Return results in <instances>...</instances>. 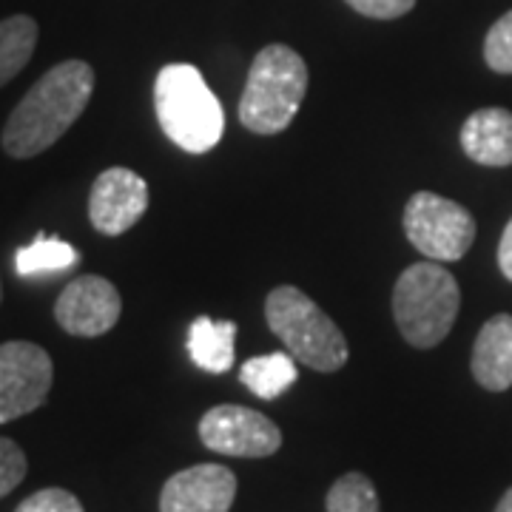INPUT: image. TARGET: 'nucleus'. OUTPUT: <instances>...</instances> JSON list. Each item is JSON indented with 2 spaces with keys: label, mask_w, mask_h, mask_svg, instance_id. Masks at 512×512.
Masks as SVG:
<instances>
[{
  "label": "nucleus",
  "mask_w": 512,
  "mask_h": 512,
  "mask_svg": "<svg viewBox=\"0 0 512 512\" xmlns=\"http://www.w3.org/2000/svg\"><path fill=\"white\" fill-rule=\"evenodd\" d=\"M461 148L478 165H512V111L498 106L473 111L461 126Z\"/></svg>",
  "instance_id": "12"
},
{
  "label": "nucleus",
  "mask_w": 512,
  "mask_h": 512,
  "mask_svg": "<svg viewBox=\"0 0 512 512\" xmlns=\"http://www.w3.org/2000/svg\"><path fill=\"white\" fill-rule=\"evenodd\" d=\"M154 109L165 137L188 154H205L222 140L225 114L220 100L191 63H168L160 69Z\"/></svg>",
  "instance_id": "2"
},
{
  "label": "nucleus",
  "mask_w": 512,
  "mask_h": 512,
  "mask_svg": "<svg viewBox=\"0 0 512 512\" xmlns=\"http://www.w3.org/2000/svg\"><path fill=\"white\" fill-rule=\"evenodd\" d=\"M473 376L490 393L512 387V316L498 313L484 322L473 345Z\"/></svg>",
  "instance_id": "13"
},
{
  "label": "nucleus",
  "mask_w": 512,
  "mask_h": 512,
  "mask_svg": "<svg viewBox=\"0 0 512 512\" xmlns=\"http://www.w3.org/2000/svg\"><path fill=\"white\" fill-rule=\"evenodd\" d=\"M328 512H382L373 481L362 473H345L330 487Z\"/></svg>",
  "instance_id": "18"
},
{
  "label": "nucleus",
  "mask_w": 512,
  "mask_h": 512,
  "mask_svg": "<svg viewBox=\"0 0 512 512\" xmlns=\"http://www.w3.org/2000/svg\"><path fill=\"white\" fill-rule=\"evenodd\" d=\"M498 268L512 282V220L507 222V228L501 234V242H498Z\"/></svg>",
  "instance_id": "23"
},
{
  "label": "nucleus",
  "mask_w": 512,
  "mask_h": 512,
  "mask_svg": "<svg viewBox=\"0 0 512 512\" xmlns=\"http://www.w3.org/2000/svg\"><path fill=\"white\" fill-rule=\"evenodd\" d=\"M80 262V254L77 248H72L69 242L55 237H40L29 245V248H20L18 256H15V271L26 279L40 274H57V271H69Z\"/></svg>",
  "instance_id": "17"
},
{
  "label": "nucleus",
  "mask_w": 512,
  "mask_h": 512,
  "mask_svg": "<svg viewBox=\"0 0 512 512\" xmlns=\"http://www.w3.org/2000/svg\"><path fill=\"white\" fill-rule=\"evenodd\" d=\"M308 92V66L285 43H271L254 57L239 100V123L254 134H279L291 126Z\"/></svg>",
  "instance_id": "3"
},
{
  "label": "nucleus",
  "mask_w": 512,
  "mask_h": 512,
  "mask_svg": "<svg viewBox=\"0 0 512 512\" xmlns=\"http://www.w3.org/2000/svg\"><path fill=\"white\" fill-rule=\"evenodd\" d=\"M123 313V299L103 276H77L55 302V319L72 336L94 339L109 333Z\"/></svg>",
  "instance_id": "9"
},
{
  "label": "nucleus",
  "mask_w": 512,
  "mask_h": 512,
  "mask_svg": "<svg viewBox=\"0 0 512 512\" xmlns=\"http://www.w3.org/2000/svg\"><path fill=\"white\" fill-rule=\"evenodd\" d=\"M265 319L293 359L311 370L336 373L348 362L345 333L305 291L293 285L274 288L265 299Z\"/></svg>",
  "instance_id": "4"
},
{
  "label": "nucleus",
  "mask_w": 512,
  "mask_h": 512,
  "mask_svg": "<svg viewBox=\"0 0 512 512\" xmlns=\"http://www.w3.org/2000/svg\"><path fill=\"white\" fill-rule=\"evenodd\" d=\"M495 512H512V487L507 490V493L501 495V501H498V507H495Z\"/></svg>",
  "instance_id": "24"
},
{
  "label": "nucleus",
  "mask_w": 512,
  "mask_h": 512,
  "mask_svg": "<svg viewBox=\"0 0 512 512\" xmlns=\"http://www.w3.org/2000/svg\"><path fill=\"white\" fill-rule=\"evenodd\" d=\"M0 299H3V288H0Z\"/></svg>",
  "instance_id": "25"
},
{
  "label": "nucleus",
  "mask_w": 512,
  "mask_h": 512,
  "mask_svg": "<svg viewBox=\"0 0 512 512\" xmlns=\"http://www.w3.org/2000/svg\"><path fill=\"white\" fill-rule=\"evenodd\" d=\"M26 470H29V464H26L23 450L12 439L0 436V498L18 487L26 478Z\"/></svg>",
  "instance_id": "20"
},
{
  "label": "nucleus",
  "mask_w": 512,
  "mask_h": 512,
  "mask_svg": "<svg viewBox=\"0 0 512 512\" xmlns=\"http://www.w3.org/2000/svg\"><path fill=\"white\" fill-rule=\"evenodd\" d=\"M37 35V20L29 15L0 20V89L26 69V63L35 55Z\"/></svg>",
  "instance_id": "15"
},
{
  "label": "nucleus",
  "mask_w": 512,
  "mask_h": 512,
  "mask_svg": "<svg viewBox=\"0 0 512 512\" xmlns=\"http://www.w3.org/2000/svg\"><path fill=\"white\" fill-rule=\"evenodd\" d=\"M461 291L456 276L436 262H416L396 279L393 316L404 342L413 348H436L456 325Z\"/></svg>",
  "instance_id": "5"
},
{
  "label": "nucleus",
  "mask_w": 512,
  "mask_h": 512,
  "mask_svg": "<svg viewBox=\"0 0 512 512\" xmlns=\"http://www.w3.org/2000/svg\"><path fill=\"white\" fill-rule=\"evenodd\" d=\"M200 439L208 450L234 458H268L282 447L274 421L242 404L211 407L200 421Z\"/></svg>",
  "instance_id": "8"
},
{
  "label": "nucleus",
  "mask_w": 512,
  "mask_h": 512,
  "mask_svg": "<svg viewBox=\"0 0 512 512\" xmlns=\"http://www.w3.org/2000/svg\"><path fill=\"white\" fill-rule=\"evenodd\" d=\"M299 370L296 359L291 353H268V356H256L248 359L239 370V382L245 384L259 399H279L293 382H296Z\"/></svg>",
  "instance_id": "16"
},
{
  "label": "nucleus",
  "mask_w": 512,
  "mask_h": 512,
  "mask_svg": "<svg viewBox=\"0 0 512 512\" xmlns=\"http://www.w3.org/2000/svg\"><path fill=\"white\" fill-rule=\"evenodd\" d=\"M94 94V69L86 60H63L26 92L3 128V151L29 160L52 148L80 120Z\"/></svg>",
  "instance_id": "1"
},
{
  "label": "nucleus",
  "mask_w": 512,
  "mask_h": 512,
  "mask_svg": "<svg viewBox=\"0 0 512 512\" xmlns=\"http://www.w3.org/2000/svg\"><path fill=\"white\" fill-rule=\"evenodd\" d=\"M345 3L359 15L373 20H396L416 6V0H345Z\"/></svg>",
  "instance_id": "22"
},
{
  "label": "nucleus",
  "mask_w": 512,
  "mask_h": 512,
  "mask_svg": "<svg viewBox=\"0 0 512 512\" xmlns=\"http://www.w3.org/2000/svg\"><path fill=\"white\" fill-rule=\"evenodd\" d=\"M237 322H214L211 316H197L188 328V356L208 373H225L234 365Z\"/></svg>",
  "instance_id": "14"
},
{
  "label": "nucleus",
  "mask_w": 512,
  "mask_h": 512,
  "mask_svg": "<svg viewBox=\"0 0 512 512\" xmlns=\"http://www.w3.org/2000/svg\"><path fill=\"white\" fill-rule=\"evenodd\" d=\"M237 476L222 464L185 467L168 478L160 493V512H231Z\"/></svg>",
  "instance_id": "11"
},
{
  "label": "nucleus",
  "mask_w": 512,
  "mask_h": 512,
  "mask_svg": "<svg viewBox=\"0 0 512 512\" xmlns=\"http://www.w3.org/2000/svg\"><path fill=\"white\" fill-rule=\"evenodd\" d=\"M55 379L52 356L35 342L0 345V424L15 421L46 402Z\"/></svg>",
  "instance_id": "7"
},
{
  "label": "nucleus",
  "mask_w": 512,
  "mask_h": 512,
  "mask_svg": "<svg viewBox=\"0 0 512 512\" xmlns=\"http://www.w3.org/2000/svg\"><path fill=\"white\" fill-rule=\"evenodd\" d=\"M148 208L146 180L123 165L106 168L89 194V220L97 234L120 237L143 220Z\"/></svg>",
  "instance_id": "10"
},
{
  "label": "nucleus",
  "mask_w": 512,
  "mask_h": 512,
  "mask_svg": "<svg viewBox=\"0 0 512 512\" xmlns=\"http://www.w3.org/2000/svg\"><path fill=\"white\" fill-rule=\"evenodd\" d=\"M484 60L498 74H512V12L493 23L484 37Z\"/></svg>",
  "instance_id": "19"
},
{
  "label": "nucleus",
  "mask_w": 512,
  "mask_h": 512,
  "mask_svg": "<svg viewBox=\"0 0 512 512\" xmlns=\"http://www.w3.org/2000/svg\"><path fill=\"white\" fill-rule=\"evenodd\" d=\"M404 234L433 262H458L476 242V220L464 205L419 191L404 208Z\"/></svg>",
  "instance_id": "6"
},
{
  "label": "nucleus",
  "mask_w": 512,
  "mask_h": 512,
  "mask_svg": "<svg viewBox=\"0 0 512 512\" xmlns=\"http://www.w3.org/2000/svg\"><path fill=\"white\" fill-rule=\"evenodd\" d=\"M15 512H83V504L69 490L46 487V490H37L35 495H29Z\"/></svg>",
  "instance_id": "21"
}]
</instances>
